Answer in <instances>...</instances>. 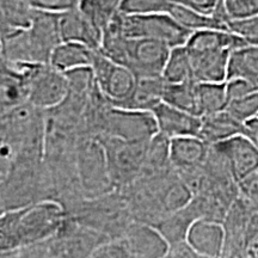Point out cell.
<instances>
[{
    "label": "cell",
    "mask_w": 258,
    "mask_h": 258,
    "mask_svg": "<svg viewBox=\"0 0 258 258\" xmlns=\"http://www.w3.org/2000/svg\"><path fill=\"white\" fill-rule=\"evenodd\" d=\"M127 199L134 220L156 226L171 213L185 207L192 192L173 169L141 176L121 190Z\"/></svg>",
    "instance_id": "cell-1"
},
{
    "label": "cell",
    "mask_w": 258,
    "mask_h": 258,
    "mask_svg": "<svg viewBox=\"0 0 258 258\" xmlns=\"http://www.w3.org/2000/svg\"><path fill=\"white\" fill-rule=\"evenodd\" d=\"M60 42L59 12L35 10L29 27L3 38L0 54L17 62L48 63Z\"/></svg>",
    "instance_id": "cell-2"
},
{
    "label": "cell",
    "mask_w": 258,
    "mask_h": 258,
    "mask_svg": "<svg viewBox=\"0 0 258 258\" xmlns=\"http://www.w3.org/2000/svg\"><path fill=\"white\" fill-rule=\"evenodd\" d=\"M67 215L106 238H120L134 221L124 194L120 190L84 198L67 212Z\"/></svg>",
    "instance_id": "cell-3"
},
{
    "label": "cell",
    "mask_w": 258,
    "mask_h": 258,
    "mask_svg": "<svg viewBox=\"0 0 258 258\" xmlns=\"http://www.w3.org/2000/svg\"><path fill=\"white\" fill-rule=\"evenodd\" d=\"M115 190L127 188L141 176L148 141H128L120 138L99 137Z\"/></svg>",
    "instance_id": "cell-4"
},
{
    "label": "cell",
    "mask_w": 258,
    "mask_h": 258,
    "mask_svg": "<svg viewBox=\"0 0 258 258\" xmlns=\"http://www.w3.org/2000/svg\"><path fill=\"white\" fill-rule=\"evenodd\" d=\"M114 21L127 37L151 38L170 48L184 46L191 31L182 27L170 14L125 15L117 12Z\"/></svg>",
    "instance_id": "cell-5"
},
{
    "label": "cell",
    "mask_w": 258,
    "mask_h": 258,
    "mask_svg": "<svg viewBox=\"0 0 258 258\" xmlns=\"http://www.w3.org/2000/svg\"><path fill=\"white\" fill-rule=\"evenodd\" d=\"M77 173L85 198H96L112 191L104 148L95 137H79L77 144Z\"/></svg>",
    "instance_id": "cell-6"
},
{
    "label": "cell",
    "mask_w": 258,
    "mask_h": 258,
    "mask_svg": "<svg viewBox=\"0 0 258 258\" xmlns=\"http://www.w3.org/2000/svg\"><path fill=\"white\" fill-rule=\"evenodd\" d=\"M66 218V209L55 200H43L22 208V246L49 239L60 230Z\"/></svg>",
    "instance_id": "cell-7"
},
{
    "label": "cell",
    "mask_w": 258,
    "mask_h": 258,
    "mask_svg": "<svg viewBox=\"0 0 258 258\" xmlns=\"http://www.w3.org/2000/svg\"><path fill=\"white\" fill-rule=\"evenodd\" d=\"M27 102L43 111L54 109L69 93L66 74L51 64L35 62L32 64L27 84Z\"/></svg>",
    "instance_id": "cell-8"
},
{
    "label": "cell",
    "mask_w": 258,
    "mask_h": 258,
    "mask_svg": "<svg viewBox=\"0 0 258 258\" xmlns=\"http://www.w3.org/2000/svg\"><path fill=\"white\" fill-rule=\"evenodd\" d=\"M158 133L159 131L152 111L111 105L105 114L99 137L108 135L128 141H150Z\"/></svg>",
    "instance_id": "cell-9"
},
{
    "label": "cell",
    "mask_w": 258,
    "mask_h": 258,
    "mask_svg": "<svg viewBox=\"0 0 258 258\" xmlns=\"http://www.w3.org/2000/svg\"><path fill=\"white\" fill-rule=\"evenodd\" d=\"M106 240L109 238L104 234L67 215L60 230L48 239V246L50 257H91Z\"/></svg>",
    "instance_id": "cell-10"
},
{
    "label": "cell",
    "mask_w": 258,
    "mask_h": 258,
    "mask_svg": "<svg viewBox=\"0 0 258 258\" xmlns=\"http://www.w3.org/2000/svg\"><path fill=\"white\" fill-rule=\"evenodd\" d=\"M91 71L96 86L112 105L120 106L133 92L137 77L125 66L115 62L110 57L96 50Z\"/></svg>",
    "instance_id": "cell-11"
},
{
    "label": "cell",
    "mask_w": 258,
    "mask_h": 258,
    "mask_svg": "<svg viewBox=\"0 0 258 258\" xmlns=\"http://www.w3.org/2000/svg\"><path fill=\"white\" fill-rule=\"evenodd\" d=\"M211 146L224 156L237 182L258 170V147L246 135H235Z\"/></svg>",
    "instance_id": "cell-12"
},
{
    "label": "cell",
    "mask_w": 258,
    "mask_h": 258,
    "mask_svg": "<svg viewBox=\"0 0 258 258\" xmlns=\"http://www.w3.org/2000/svg\"><path fill=\"white\" fill-rule=\"evenodd\" d=\"M131 257L165 258L169 249L163 234L156 226L134 220L122 235Z\"/></svg>",
    "instance_id": "cell-13"
},
{
    "label": "cell",
    "mask_w": 258,
    "mask_h": 258,
    "mask_svg": "<svg viewBox=\"0 0 258 258\" xmlns=\"http://www.w3.org/2000/svg\"><path fill=\"white\" fill-rule=\"evenodd\" d=\"M59 30L62 41L79 42L96 50L101 47L103 31L78 5L59 12Z\"/></svg>",
    "instance_id": "cell-14"
},
{
    "label": "cell",
    "mask_w": 258,
    "mask_h": 258,
    "mask_svg": "<svg viewBox=\"0 0 258 258\" xmlns=\"http://www.w3.org/2000/svg\"><path fill=\"white\" fill-rule=\"evenodd\" d=\"M254 209L250 208L246 203L238 198L234 200L226 213L222 227L225 233V243L222 257H241L246 238L247 226L251 213Z\"/></svg>",
    "instance_id": "cell-15"
},
{
    "label": "cell",
    "mask_w": 258,
    "mask_h": 258,
    "mask_svg": "<svg viewBox=\"0 0 258 258\" xmlns=\"http://www.w3.org/2000/svg\"><path fill=\"white\" fill-rule=\"evenodd\" d=\"M232 51L227 48L188 51L194 80L198 83H225Z\"/></svg>",
    "instance_id": "cell-16"
},
{
    "label": "cell",
    "mask_w": 258,
    "mask_h": 258,
    "mask_svg": "<svg viewBox=\"0 0 258 258\" xmlns=\"http://www.w3.org/2000/svg\"><path fill=\"white\" fill-rule=\"evenodd\" d=\"M156 117L158 131L169 139L178 137H199L201 116L190 114L175 106L161 102L152 110Z\"/></svg>",
    "instance_id": "cell-17"
},
{
    "label": "cell",
    "mask_w": 258,
    "mask_h": 258,
    "mask_svg": "<svg viewBox=\"0 0 258 258\" xmlns=\"http://www.w3.org/2000/svg\"><path fill=\"white\" fill-rule=\"evenodd\" d=\"M186 240L200 258L222 257L225 243L221 222L198 219L190 227Z\"/></svg>",
    "instance_id": "cell-18"
},
{
    "label": "cell",
    "mask_w": 258,
    "mask_h": 258,
    "mask_svg": "<svg viewBox=\"0 0 258 258\" xmlns=\"http://www.w3.org/2000/svg\"><path fill=\"white\" fill-rule=\"evenodd\" d=\"M209 145L199 137H178L170 140V161L176 171L200 166L207 158Z\"/></svg>",
    "instance_id": "cell-19"
},
{
    "label": "cell",
    "mask_w": 258,
    "mask_h": 258,
    "mask_svg": "<svg viewBox=\"0 0 258 258\" xmlns=\"http://www.w3.org/2000/svg\"><path fill=\"white\" fill-rule=\"evenodd\" d=\"M201 118L199 138L208 145L221 143L235 135H246L245 122L239 121L227 110L202 116Z\"/></svg>",
    "instance_id": "cell-20"
},
{
    "label": "cell",
    "mask_w": 258,
    "mask_h": 258,
    "mask_svg": "<svg viewBox=\"0 0 258 258\" xmlns=\"http://www.w3.org/2000/svg\"><path fill=\"white\" fill-rule=\"evenodd\" d=\"M165 85V79L161 76L137 78L133 92L120 106L134 110L152 111L159 103L163 102Z\"/></svg>",
    "instance_id": "cell-21"
},
{
    "label": "cell",
    "mask_w": 258,
    "mask_h": 258,
    "mask_svg": "<svg viewBox=\"0 0 258 258\" xmlns=\"http://www.w3.org/2000/svg\"><path fill=\"white\" fill-rule=\"evenodd\" d=\"M95 51L96 49L79 42L62 41L51 53L49 63L60 72L67 73L82 67L91 66Z\"/></svg>",
    "instance_id": "cell-22"
},
{
    "label": "cell",
    "mask_w": 258,
    "mask_h": 258,
    "mask_svg": "<svg viewBox=\"0 0 258 258\" xmlns=\"http://www.w3.org/2000/svg\"><path fill=\"white\" fill-rule=\"evenodd\" d=\"M231 79H243L249 84L253 91H257L258 46L246 44L232 51L227 72V80Z\"/></svg>",
    "instance_id": "cell-23"
},
{
    "label": "cell",
    "mask_w": 258,
    "mask_h": 258,
    "mask_svg": "<svg viewBox=\"0 0 258 258\" xmlns=\"http://www.w3.org/2000/svg\"><path fill=\"white\" fill-rule=\"evenodd\" d=\"M35 9L27 0H0V36L2 40L31 24Z\"/></svg>",
    "instance_id": "cell-24"
},
{
    "label": "cell",
    "mask_w": 258,
    "mask_h": 258,
    "mask_svg": "<svg viewBox=\"0 0 258 258\" xmlns=\"http://www.w3.org/2000/svg\"><path fill=\"white\" fill-rule=\"evenodd\" d=\"M199 214L194 208L192 203L189 202L185 207L171 213L156 225L158 231L163 234L169 244L186 239V235L191 225L198 220Z\"/></svg>",
    "instance_id": "cell-25"
},
{
    "label": "cell",
    "mask_w": 258,
    "mask_h": 258,
    "mask_svg": "<svg viewBox=\"0 0 258 258\" xmlns=\"http://www.w3.org/2000/svg\"><path fill=\"white\" fill-rule=\"evenodd\" d=\"M169 14L176 19L178 23L188 29L189 31H200L208 30V29H217V30L228 31L227 24L221 18L217 17L215 15H207L202 12L196 11L184 6L178 3H175L171 6Z\"/></svg>",
    "instance_id": "cell-26"
},
{
    "label": "cell",
    "mask_w": 258,
    "mask_h": 258,
    "mask_svg": "<svg viewBox=\"0 0 258 258\" xmlns=\"http://www.w3.org/2000/svg\"><path fill=\"white\" fill-rule=\"evenodd\" d=\"M22 208L6 211L0 215V257H18L22 246Z\"/></svg>",
    "instance_id": "cell-27"
},
{
    "label": "cell",
    "mask_w": 258,
    "mask_h": 258,
    "mask_svg": "<svg viewBox=\"0 0 258 258\" xmlns=\"http://www.w3.org/2000/svg\"><path fill=\"white\" fill-rule=\"evenodd\" d=\"M199 115L207 116L226 110L228 103L227 86L225 83H196Z\"/></svg>",
    "instance_id": "cell-28"
},
{
    "label": "cell",
    "mask_w": 258,
    "mask_h": 258,
    "mask_svg": "<svg viewBox=\"0 0 258 258\" xmlns=\"http://www.w3.org/2000/svg\"><path fill=\"white\" fill-rule=\"evenodd\" d=\"M170 140L165 135L158 133L148 141L141 176L154 175L172 169L170 161Z\"/></svg>",
    "instance_id": "cell-29"
},
{
    "label": "cell",
    "mask_w": 258,
    "mask_h": 258,
    "mask_svg": "<svg viewBox=\"0 0 258 258\" xmlns=\"http://www.w3.org/2000/svg\"><path fill=\"white\" fill-rule=\"evenodd\" d=\"M196 83L198 82L195 80H188V82L183 83H166L163 102L180 109V110L200 116L198 96H196Z\"/></svg>",
    "instance_id": "cell-30"
},
{
    "label": "cell",
    "mask_w": 258,
    "mask_h": 258,
    "mask_svg": "<svg viewBox=\"0 0 258 258\" xmlns=\"http://www.w3.org/2000/svg\"><path fill=\"white\" fill-rule=\"evenodd\" d=\"M161 77L166 83H183L194 80L191 61L184 46L171 48Z\"/></svg>",
    "instance_id": "cell-31"
},
{
    "label": "cell",
    "mask_w": 258,
    "mask_h": 258,
    "mask_svg": "<svg viewBox=\"0 0 258 258\" xmlns=\"http://www.w3.org/2000/svg\"><path fill=\"white\" fill-rule=\"evenodd\" d=\"M122 0H79V9L101 30L109 24L114 16L120 12Z\"/></svg>",
    "instance_id": "cell-32"
},
{
    "label": "cell",
    "mask_w": 258,
    "mask_h": 258,
    "mask_svg": "<svg viewBox=\"0 0 258 258\" xmlns=\"http://www.w3.org/2000/svg\"><path fill=\"white\" fill-rule=\"evenodd\" d=\"M258 14V0H221L214 15L227 24L232 19L246 18Z\"/></svg>",
    "instance_id": "cell-33"
},
{
    "label": "cell",
    "mask_w": 258,
    "mask_h": 258,
    "mask_svg": "<svg viewBox=\"0 0 258 258\" xmlns=\"http://www.w3.org/2000/svg\"><path fill=\"white\" fill-rule=\"evenodd\" d=\"M176 0H122L120 12L125 15L169 14Z\"/></svg>",
    "instance_id": "cell-34"
},
{
    "label": "cell",
    "mask_w": 258,
    "mask_h": 258,
    "mask_svg": "<svg viewBox=\"0 0 258 258\" xmlns=\"http://www.w3.org/2000/svg\"><path fill=\"white\" fill-rule=\"evenodd\" d=\"M21 145L8 132L0 127V183L9 175Z\"/></svg>",
    "instance_id": "cell-35"
},
{
    "label": "cell",
    "mask_w": 258,
    "mask_h": 258,
    "mask_svg": "<svg viewBox=\"0 0 258 258\" xmlns=\"http://www.w3.org/2000/svg\"><path fill=\"white\" fill-rule=\"evenodd\" d=\"M226 110L241 122L256 117L258 116V90L231 101Z\"/></svg>",
    "instance_id": "cell-36"
},
{
    "label": "cell",
    "mask_w": 258,
    "mask_h": 258,
    "mask_svg": "<svg viewBox=\"0 0 258 258\" xmlns=\"http://www.w3.org/2000/svg\"><path fill=\"white\" fill-rule=\"evenodd\" d=\"M227 28L228 31L239 35L249 44L258 46V14L246 18L228 21Z\"/></svg>",
    "instance_id": "cell-37"
},
{
    "label": "cell",
    "mask_w": 258,
    "mask_h": 258,
    "mask_svg": "<svg viewBox=\"0 0 258 258\" xmlns=\"http://www.w3.org/2000/svg\"><path fill=\"white\" fill-rule=\"evenodd\" d=\"M238 198L250 208L258 209V170L238 180Z\"/></svg>",
    "instance_id": "cell-38"
},
{
    "label": "cell",
    "mask_w": 258,
    "mask_h": 258,
    "mask_svg": "<svg viewBox=\"0 0 258 258\" xmlns=\"http://www.w3.org/2000/svg\"><path fill=\"white\" fill-rule=\"evenodd\" d=\"M93 258H129V251L127 249L123 238H112L99 245L91 254Z\"/></svg>",
    "instance_id": "cell-39"
},
{
    "label": "cell",
    "mask_w": 258,
    "mask_h": 258,
    "mask_svg": "<svg viewBox=\"0 0 258 258\" xmlns=\"http://www.w3.org/2000/svg\"><path fill=\"white\" fill-rule=\"evenodd\" d=\"M241 257L258 258V209L251 213Z\"/></svg>",
    "instance_id": "cell-40"
},
{
    "label": "cell",
    "mask_w": 258,
    "mask_h": 258,
    "mask_svg": "<svg viewBox=\"0 0 258 258\" xmlns=\"http://www.w3.org/2000/svg\"><path fill=\"white\" fill-rule=\"evenodd\" d=\"M31 8L41 11L62 12L78 5L79 0H27Z\"/></svg>",
    "instance_id": "cell-41"
},
{
    "label": "cell",
    "mask_w": 258,
    "mask_h": 258,
    "mask_svg": "<svg viewBox=\"0 0 258 258\" xmlns=\"http://www.w3.org/2000/svg\"><path fill=\"white\" fill-rule=\"evenodd\" d=\"M166 257L169 258H200L199 254L195 252L191 245L188 240H179L176 243L169 244Z\"/></svg>",
    "instance_id": "cell-42"
},
{
    "label": "cell",
    "mask_w": 258,
    "mask_h": 258,
    "mask_svg": "<svg viewBox=\"0 0 258 258\" xmlns=\"http://www.w3.org/2000/svg\"><path fill=\"white\" fill-rule=\"evenodd\" d=\"M220 2L221 0H176L178 4L188 6L190 9L207 15H214Z\"/></svg>",
    "instance_id": "cell-43"
},
{
    "label": "cell",
    "mask_w": 258,
    "mask_h": 258,
    "mask_svg": "<svg viewBox=\"0 0 258 258\" xmlns=\"http://www.w3.org/2000/svg\"><path fill=\"white\" fill-rule=\"evenodd\" d=\"M246 128V137H249L258 147V116L245 122Z\"/></svg>",
    "instance_id": "cell-44"
},
{
    "label": "cell",
    "mask_w": 258,
    "mask_h": 258,
    "mask_svg": "<svg viewBox=\"0 0 258 258\" xmlns=\"http://www.w3.org/2000/svg\"><path fill=\"white\" fill-rule=\"evenodd\" d=\"M5 212H6V211H5V208L3 207V205H2V203H0V215H2L3 213H5Z\"/></svg>",
    "instance_id": "cell-45"
}]
</instances>
